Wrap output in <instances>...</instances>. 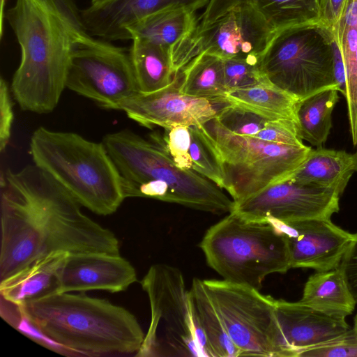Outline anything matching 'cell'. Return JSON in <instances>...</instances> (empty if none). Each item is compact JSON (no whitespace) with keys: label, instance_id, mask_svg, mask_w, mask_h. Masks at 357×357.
<instances>
[{"label":"cell","instance_id":"9a60e30c","mask_svg":"<svg viewBox=\"0 0 357 357\" xmlns=\"http://www.w3.org/2000/svg\"><path fill=\"white\" fill-rule=\"evenodd\" d=\"M271 221L284 233L291 268L325 271L337 268L353 238V234L331 219Z\"/></svg>","mask_w":357,"mask_h":357},{"label":"cell","instance_id":"ac0fdd59","mask_svg":"<svg viewBox=\"0 0 357 357\" xmlns=\"http://www.w3.org/2000/svg\"><path fill=\"white\" fill-rule=\"evenodd\" d=\"M210 0H112L81 10L89 34L109 40H128L127 30L155 13L175 8L196 11Z\"/></svg>","mask_w":357,"mask_h":357},{"label":"cell","instance_id":"8d00e7d4","mask_svg":"<svg viewBox=\"0 0 357 357\" xmlns=\"http://www.w3.org/2000/svg\"><path fill=\"white\" fill-rule=\"evenodd\" d=\"M13 121V105L6 82L3 77L0 80V151L7 146Z\"/></svg>","mask_w":357,"mask_h":357},{"label":"cell","instance_id":"83f0119b","mask_svg":"<svg viewBox=\"0 0 357 357\" xmlns=\"http://www.w3.org/2000/svg\"><path fill=\"white\" fill-rule=\"evenodd\" d=\"M178 90L187 95L220 100L227 92L223 59L203 53L187 63L178 73Z\"/></svg>","mask_w":357,"mask_h":357},{"label":"cell","instance_id":"4fadbf2b","mask_svg":"<svg viewBox=\"0 0 357 357\" xmlns=\"http://www.w3.org/2000/svg\"><path fill=\"white\" fill-rule=\"evenodd\" d=\"M340 195L331 188L287 179L234 204L233 211L245 218L283 222L331 219L340 210Z\"/></svg>","mask_w":357,"mask_h":357},{"label":"cell","instance_id":"f35d334b","mask_svg":"<svg viewBox=\"0 0 357 357\" xmlns=\"http://www.w3.org/2000/svg\"><path fill=\"white\" fill-rule=\"evenodd\" d=\"M347 0H322L320 23L332 33L337 26Z\"/></svg>","mask_w":357,"mask_h":357},{"label":"cell","instance_id":"6da1fadb","mask_svg":"<svg viewBox=\"0 0 357 357\" xmlns=\"http://www.w3.org/2000/svg\"><path fill=\"white\" fill-rule=\"evenodd\" d=\"M81 206L35 164L2 174L0 281L55 251L120 255L115 234L86 215Z\"/></svg>","mask_w":357,"mask_h":357},{"label":"cell","instance_id":"e0dca14e","mask_svg":"<svg viewBox=\"0 0 357 357\" xmlns=\"http://www.w3.org/2000/svg\"><path fill=\"white\" fill-rule=\"evenodd\" d=\"M275 303L282 357H296L299 351L328 341L350 328L345 317L322 313L300 301L275 299Z\"/></svg>","mask_w":357,"mask_h":357},{"label":"cell","instance_id":"277c9868","mask_svg":"<svg viewBox=\"0 0 357 357\" xmlns=\"http://www.w3.org/2000/svg\"><path fill=\"white\" fill-rule=\"evenodd\" d=\"M129 130L106 135L102 142L123 180L126 198L144 197L215 214L230 213L234 202L221 188L198 173L178 167L152 136Z\"/></svg>","mask_w":357,"mask_h":357},{"label":"cell","instance_id":"ab89813d","mask_svg":"<svg viewBox=\"0 0 357 357\" xmlns=\"http://www.w3.org/2000/svg\"><path fill=\"white\" fill-rule=\"evenodd\" d=\"M248 1L250 0H210L200 20L204 23L211 22L235 6Z\"/></svg>","mask_w":357,"mask_h":357},{"label":"cell","instance_id":"5bb4252c","mask_svg":"<svg viewBox=\"0 0 357 357\" xmlns=\"http://www.w3.org/2000/svg\"><path fill=\"white\" fill-rule=\"evenodd\" d=\"M178 79L171 86L151 93H137L120 107L132 120L148 128L203 124L218 116L229 105L225 100H208L181 92Z\"/></svg>","mask_w":357,"mask_h":357},{"label":"cell","instance_id":"cb8c5ba5","mask_svg":"<svg viewBox=\"0 0 357 357\" xmlns=\"http://www.w3.org/2000/svg\"><path fill=\"white\" fill-rule=\"evenodd\" d=\"M195 13L175 8L152 14L128 29V40H143L172 51L194 29L197 19Z\"/></svg>","mask_w":357,"mask_h":357},{"label":"cell","instance_id":"d590c367","mask_svg":"<svg viewBox=\"0 0 357 357\" xmlns=\"http://www.w3.org/2000/svg\"><path fill=\"white\" fill-rule=\"evenodd\" d=\"M254 137L278 144L297 146L305 145L296 122L287 119L268 121L265 127Z\"/></svg>","mask_w":357,"mask_h":357},{"label":"cell","instance_id":"3957f363","mask_svg":"<svg viewBox=\"0 0 357 357\" xmlns=\"http://www.w3.org/2000/svg\"><path fill=\"white\" fill-rule=\"evenodd\" d=\"M20 307L38 328L75 356L135 355L145 335L129 310L83 292L56 293Z\"/></svg>","mask_w":357,"mask_h":357},{"label":"cell","instance_id":"7bdbcfd3","mask_svg":"<svg viewBox=\"0 0 357 357\" xmlns=\"http://www.w3.org/2000/svg\"><path fill=\"white\" fill-rule=\"evenodd\" d=\"M352 155H353L354 169L355 172H357V151Z\"/></svg>","mask_w":357,"mask_h":357},{"label":"cell","instance_id":"30bf717a","mask_svg":"<svg viewBox=\"0 0 357 357\" xmlns=\"http://www.w3.org/2000/svg\"><path fill=\"white\" fill-rule=\"evenodd\" d=\"M203 282L239 356L282 357L275 298L224 280Z\"/></svg>","mask_w":357,"mask_h":357},{"label":"cell","instance_id":"ee69618b","mask_svg":"<svg viewBox=\"0 0 357 357\" xmlns=\"http://www.w3.org/2000/svg\"><path fill=\"white\" fill-rule=\"evenodd\" d=\"M354 326L357 327V313H356V314L354 317Z\"/></svg>","mask_w":357,"mask_h":357},{"label":"cell","instance_id":"60d3db41","mask_svg":"<svg viewBox=\"0 0 357 357\" xmlns=\"http://www.w3.org/2000/svg\"><path fill=\"white\" fill-rule=\"evenodd\" d=\"M6 0H0V36L1 38H2L3 33V24L5 19V7H6Z\"/></svg>","mask_w":357,"mask_h":357},{"label":"cell","instance_id":"ba28073f","mask_svg":"<svg viewBox=\"0 0 357 357\" xmlns=\"http://www.w3.org/2000/svg\"><path fill=\"white\" fill-rule=\"evenodd\" d=\"M334 38L324 25L311 23L275 33L260 57L259 68L273 85L300 100L336 89Z\"/></svg>","mask_w":357,"mask_h":357},{"label":"cell","instance_id":"f1b7e54d","mask_svg":"<svg viewBox=\"0 0 357 357\" xmlns=\"http://www.w3.org/2000/svg\"><path fill=\"white\" fill-rule=\"evenodd\" d=\"M268 24L278 31L320 23L322 0H250Z\"/></svg>","mask_w":357,"mask_h":357},{"label":"cell","instance_id":"52a82bcc","mask_svg":"<svg viewBox=\"0 0 357 357\" xmlns=\"http://www.w3.org/2000/svg\"><path fill=\"white\" fill-rule=\"evenodd\" d=\"M200 126L222 168L225 190L234 204L289 179L312 149L236 135L216 117Z\"/></svg>","mask_w":357,"mask_h":357},{"label":"cell","instance_id":"d6986e66","mask_svg":"<svg viewBox=\"0 0 357 357\" xmlns=\"http://www.w3.org/2000/svg\"><path fill=\"white\" fill-rule=\"evenodd\" d=\"M69 252H52L0 281L1 298L15 304L58 293L59 275Z\"/></svg>","mask_w":357,"mask_h":357},{"label":"cell","instance_id":"5b68a950","mask_svg":"<svg viewBox=\"0 0 357 357\" xmlns=\"http://www.w3.org/2000/svg\"><path fill=\"white\" fill-rule=\"evenodd\" d=\"M29 146L34 164L92 212L112 214L126 199L122 178L103 142L41 126L33 132Z\"/></svg>","mask_w":357,"mask_h":357},{"label":"cell","instance_id":"4316f807","mask_svg":"<svg viewBox=\"0 0 357 357\" xmlns=\"http://www.w3.org/2000/svg\"><path fill=\"white\" fill-rule=\"evenodd\" d=\"M336 89H328L298 102L296 115L299 135L316 148L323 147L332 128V112L340 100Z\"/></svg>","mask_w":357,"mask_h":357},{"label":"cell","instance_id":"4dcf8cb0","mask_svg":"<svg viewBox=\"0 0 357 357\" xmlns=\"http://www.w3.org/2000/svg\"><path fill=\"white\" fill-rule=\"evenodd\" d=\"M1 316L10 326L38 344L59 354L75 356L38 328L24 313L20 305L1 298Z\"/></svg>","mask_w":357,"mask_h":357},{"label":"cell","instance_id":"8992f818","mask_svg":"<svg viewBox=\"0 0 357 357\" xmlns=\"http://www.w3.org/2000/svg\"><path fill=\"white\" fill-rule=\"evenodd\" d=\"M199 248L224 280L258 290L268 275L291 268L287 241L278 227L234 211L208 229Z\"/></svg>","mask_w":357,"mask_h":357},{"label":"cell","instance_id":"7c38bea8","mask_svg":"<svg viewBox=\"0 0 357 357\" xmlns=\"http://www.w3.org/2000/svg\"><path fill=\"white\" fill-rule=\"evenodd\" d=\"M66 87L100 107L120 110L139 92L129 50L89 36L73 54Z\"/></svg>","mask_w":357,"mask_h":357},{"label":"cell","instance_id":"44dd1931","mask_svg":"<svg viewBox=\"0 0 357 357\" xmlns=\"http://www.w3.org/2000/svg\"><path fill=\"white\" fill-rule=\"evenodd\" d=\"M192 312L204 356L239 357L206 290L203 280L194 278L190 289Z\"/></svg>","mask_w":357,"mask_h":357},{"label":"cell","instance_id":"8fae6325","mask_svg":"<svg viewBox=\"0 0 357 357\" xmlns=\"http://www.w3.org/2000/svg\"><path fill=\"white\" fill-rule=\"evenodd\" d=\"M275 33L251 1L241 3L210 23H196L172 50L173 69L178 74L203 53L259 61Z\"/></svg>","mask_w":357,"mask_h":357},{"label":"cell","instance_id":"d4e9b609","mask_svg":"<svg viewBox=\"0 0 357 357\" xmlns=\"http://www.w3.org/2000/svg\"><path fill=\"white\" fill-rule=\"evenodd\" d=\"M129 54L139 93L165 89L178 79L170 49L134 39Z\"/></svg>","mask_w":357,"mask_h":357},{"label":"cell","instance_id":"f546056e","mask_svg":"<svg viewBox=\"0 0 357 357\" xmlns=\"http://www.w3.org/2000/svg\"><path fill=\"white\" fill-rule=\"evenodd\" d=\"M190 130L191 139L188 154L191 169L225 189L222 168L201 126H190Z\"/></svg>","mask_w":357,"mask_h":357},{"label":"cell","instance_id":"7a4b0ae2","mask_svg":"<svg viewBox=\"0 0 357 357\" xmlns=\"http://www.w3.org/2000/svg\"><path fill=\"white\" fill-rule=\"evenodd\" d=\"M21 52L11 84L22 110L47 114L66 87L73 54L91 36L75 0H16L6 11Z\"/></svg>","mask_w":357,"mask_h":357},{"label":"cell","instance_id":"9c48e42d","mask_svg":"<svg viewBox=\"0 0 357 357\" xmlns=\"http://www.w3.org/2000/svg\"><path fill=\"white\" fill-rule=\"evenodd\" d=\"M151 310V321L139 357L204 356L194 321L190 290L181 271L152 265L140 281Z\"/></svg>","mask_w":357,"mask_h":357},{"label":"cell","instance_id":"7402d4cb","mask_svg":"<svg viewBox=\"0 0 357 357\" xmlns=\"http://www.w3.org/2000/svg\"><path fill=\"white\" fill-rule=\"evenodd\" d=\"M301 303L322 313L346 317L356 302L340 267L316 271L305 284Z\"/></svg>","mask_w":357,"mask_h":357},{"label":"cell","instance_id":"603a6c76","mask_svg":"<svg viewBox=\"0 0 357 357\" xmlns=\"http://www.w3.org/2000/svg\"><path fill=\"white\" fill-rule=\"evenodd\" d=\"M341 53L347 80V115L351 140L357 145V0H347L333 31Z\"/></svg>","mask_w":357,"mask_h":357},{"label":"cell","instance_id":"74e56055","mask_svg":"<svg viewBox=\"0 0 357 357\" xmlns=\"http://www.w3.org/2000/svg\"><path fill=\"white\" fill-rule=\"evenodd\" d=\"M357 304V232L343 255L339 266Z\"/></svg>","mask_w":357,"mask_h":357},{"label":"cell","instance_id":"d6a6232c","mask_svg":"<svg viewBox=\"0 0 357 357\" xmlns=\"http://www.w3.org/2000/svg\"><path fill=\"white\" fill-rule=\"evenodd\" d=\"M218 121L231 132L245 136H255L271 121L243 108L228 105L218 116Z\"/></svg>","mask_w":357,"mask_h":357},{"label":"cell","instance_id":"836d02e7","mask_svg":"<svg viewBox=\"0 0 357 357\" xmlns=\"http://www.w3.org/2000/svg\"><path fill=\"white\" fill-rule=\"evenodd\" d=\"M296 357H357V327L298 351Z\"/></svg>","mask_w":357,"mask_h":357},{"label":"cell","instance_id":"e575fe53","mask_svg":"<svg viewBox=\"0 0 357 357\" xmlns=\"http://www.w3.org/2000/svg\"><path fill=\"white\" fill-rule=\"evenodd\" d=\"M164 133L154 135L167 151L176 165L183 169H191L188 149L190 144V126H175L164 128Z\"/></svg>","mask_w":357,"mask_h":357},{"label":"cell","instance_id":"ffe728a7","mask_svg":"<svg viewBox=\"0 0 357 357\" xmlns=\"http://www.w3.org/2000/svg\"><path fill=\"white\" fill-rule=\"evenodd\" d=\"M354 172L351 153L344 150L312 148L289 179L300 184L331 188L342 195Z\"/></svg>","mask_w":357,"mask_h":357},{"label":"cell","instance_id":"1f68e13d","mask_svg":"<svg viewBox=\"0 0 357 357\" xmlns=\"http://www.w3.org/2000/svg\"><path fill=\"white\" fill-rule=\"evenodd\" d=\"M227 91L248 88L268 81L261 73L258 61L245 59H223Z\"/></svg>","mask_w":357,"mask_h":357},{"label":"cell","instance_id":"484cf974","mask_svg":"<svg viewBox=\"0 0 357 357\" xmlns=\"http://www.w3.org/2000/svg\"><path fill=\"white\" fill-rule=\"evenodd\" d=\"M222 100L269 120L287 119L296 123L298 100L268 81L248 88L228 91Z\"/></svg>","mask_w":357,"mask_h":357},{"label":"cell","instance_id":"b9f144b4","mask_svg":"<svg viewBox=\"0 0 357 357\" xmlns=\"http://www.w3.org/2000/svg\"><path fill=\"white\" fill-rule=\"evenodd\" d=\"M112 0H91V6H98L103 3H105L107 2H109Z\"/></svg>","mask_w":357,"mask_h":357},{"label":"cell","instance_id":"2e32d148","mask_svg":"<svg viewBox=\"0 0 357 357\" xmlns=\"http://www.w3.org/2000/svg\"><path fill=\"white\" fill-rule=\"evenodd\" d=\"M132 265L120 255L105 252L69 254L59 275L58 293L125 291L137 281Z\"/></svg>","mask_w":357,"mask_h":357}]
</instances>
